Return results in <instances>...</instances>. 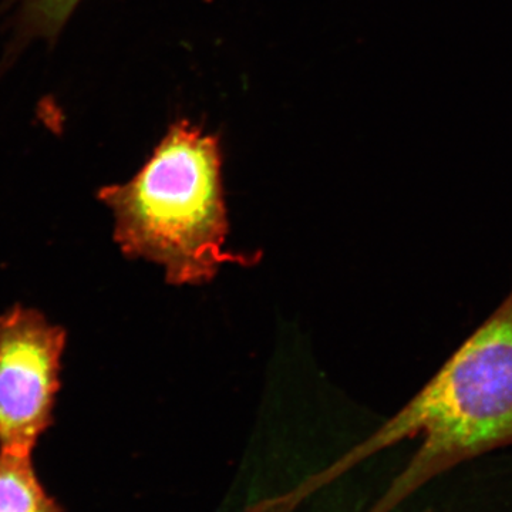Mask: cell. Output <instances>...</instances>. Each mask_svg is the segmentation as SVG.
I'll return each instance as SVG.
<instances>
[{
    "label": "cell",
    "mask_w": 512,
    "mask_h": 512,
    "mask_svg": "<svg viewBox=\"0 0 512 512\" xmlns=\"http://www.w3.org/2000/svg\"><path fill=\"white\" fill-rule=\"evenodd\" d=\"M114 218V242L128 259L163 266L170 285H204L222 266H251L261 254L225 247L228 210L220 137L181 119L131 180L100 188Z\"/></svg>",
    "instance_id": "cell-1"
},
{
    "label": "cell",
    "mask_w": 512,
    "mask_h": 512,
    "mask_svg": "<svg viewBox=\"0 0 512 512\" xmlns=\"http://www.w3.org/2000/svg\"><path fill=\"white\" fill-rule=\"evenodd\" d=\"M417 436L419 450L376 512L392 510L464 461L512 446V289L429 382L332 473Z\"/></svg>",
    "instance_id": "cell-2"
},
{
    "label": "cell",
    "mask_w": 512,
    "mask_h": 512,
    "mask_svg": "<svg viewBox=\"0 0 512 512\" xmlns=\"http://www.w3.org/2000/svg\"><path fill=\"white\" fill-rule=\"evenodd\" d=\"M66 330L36 309L0 315V451L33 454L53 424Z\"/></svg>",
    "instance_id": "cell-3"
},
{
    "label": "cell",
    "mask_w": 512,
    "mask_h": 512,
    "mask_svg": "<svg viewBox=\"0 0 512 512\" xmlns=\"http://www.w3.org/2000/svg\"><path fill=\"white\" fill-rule=\"evenodd\" d=\"M0 512H64L37 476L33 454L0 451Z\"/></svg>",
    "instance_id": "cell-4"
},
{
    "label": "cell",
    "mask_w": 512,
    "mask_h": 512,
    "mask_svg": "<svg viewBox=\"0 0 512 512\" xmlns=\"http://www.w3.org/2000/svg\"><path fill=\"white\" fill-rule=\"evenodd\" d=\"M80 0H0L5 19L19 42L55 43Z\"/></svg>",
    "instance_id": "cell-5"
},
{
    "label": "cell",
    "mask_w": 512,
    "mask_h": 512,
    "mask_svg": "<svg viewBox=\"0 0 512 512\" xmlns=\"http://www.w3.org/2000/svg\"><path fill=\"white\" fill-rule=\"evenodd\" d=\"M207 2H211V0H207Z\"/></svg>",
    "instance_id": "cell-6"
}]
</instances>
